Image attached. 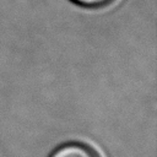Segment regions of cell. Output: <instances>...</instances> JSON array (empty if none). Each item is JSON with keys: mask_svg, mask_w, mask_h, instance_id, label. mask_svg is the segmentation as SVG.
<instances>
[{"mask_svg": "<svg viewBox=\"0 0 157 157\" xmlns=\"http://www.w3.org/2000/svg\"><path fill=\"white\" fill-rule=\"evenodd\" d=\"M49 157H99V155L85 144L67 142L56 147Z\"/></svg>", "mask_w": 157, "mask_h": 157, "instance_id": "cell-1", "label": "cell"}, {"mask_svg": "<svg viewBox=\"0 0 157 157\" xmlns=\"http://www.w3.org/2000/svg\"><path fill=\"white\" fill-rule=\"evenodd\" d=\"M72 2L83 6V7H88V9H98V7H103L109 5L110 2H113L114 0H71Z\"/></svg>", "mask_w": 157, "mask_h": 157, "instance_id": "cell-2", "label": "cell"}]
</instances>
